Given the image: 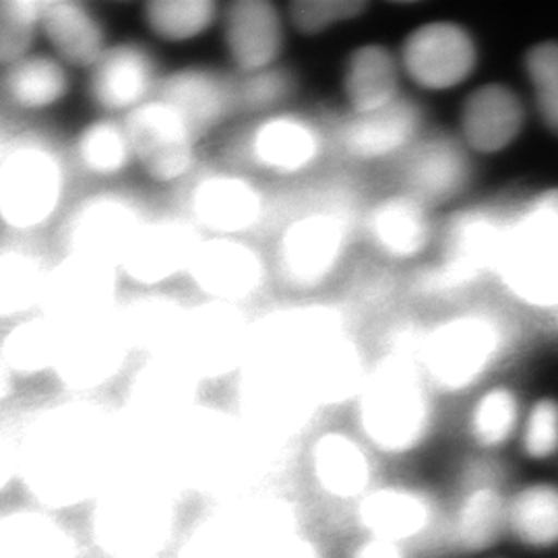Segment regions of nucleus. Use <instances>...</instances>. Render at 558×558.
<instances>
[{
    "label": "nucleus",
    "instance_id": "nucleus-1",
    "mask_svg": "<svg viewBox=\"0 0 558 558\" xmlns=\"http://www.w3.org/2000/svg\"><path fill=\"white\" fill-rule=\"evenodd\" d=\"M112 470V433L94 408L64 405L29 433L21 472L46 505L66 507L96 495Z\"/></svg>",
    "mask_w": 558,
    "mask_h": 558
},
{
    "label": "nucleus",
    "instance_id": "nucleus-2",
    "mask_svg": "<svg viewBox=\"0 0 558 558\" xmlns=\"http://www.w3.org/2000/svg\"><path fill=\"white\" fill-rule=\"evenodd\" d=\"M360 426L368 440L389 453L416 447L430 424V403L420 368L387 356L362 383Z\"/></svg>",
    "mask_w": 558,
    "mask_h": 558
},
{
    "label": "nucleus",
    "instance_id": "nucleus-3",
    "mask_svg": "<svg viewBox=\"0 0 558 558\" xmlns=\"http://www.w3.org/2000/svg\"><path fill=\"white\" fill-rule=\"evenodd\" d=\"M497 271L519 300L558 306V189L546 191L509 221Z\"/></svg>",
    "mask_w": 558,
    "mask_h": 558
},
{
    "label": "nucleus",
    "instance_id": "nucleus-4",
    "mask_svg": "<svg viewBox=\"0 0 558 558\" xmlns=\"http://www.w3.org/2000/svg\"><path fill=\"white\" fill-rule=\"evenodd\" d=\"M172 527V507L147 480H126L101 495L94 534L101 548L120 558H151Z\"/></svg>",
    "mask_w": 558,
    "mask_h": 558
},
{
    "label": "nucleus",
    "instance_id": "nucleus-5",
    "mask_svg": "<svg viewBox=\"0 0 558 558\" xmlns=\"http://www.w3.org/2000/svg\"><path fill=\"white\" fill-rule=\"evenodd\" d=\"M64 168L46 143L25 140L0 158V221L11 230H36L59 211Z\"/></svg>",
    "mask_w": 558,
    "mask_h": 558
},
{
    "label": "nucleus",
    "instance_id": "nucleus-6",
    "mask_svg": "<svg viewBox=\"0 0 558 558\" xmlns=\"http://www.w3.org/2000/svg\"><path fill=\"white\" fill-rule=\"evenodd\" d=\"M239 401L255 430L286 437L300 433L319 408L292 364L246 360L240 368Z\"/></svg>",
    "mask_w": 558,
    "mask_h": 558
},
{
    "label": "nucleus",
    "instance_id": "nucleus-7",
    "mask_svg": "<svg viewBox=\"0 0 558 558\" xmlns=\"http://www.w3.org/2000/svg\"><path fill=\"white\" fill-rule=\"evenodd\" d=\"M251 331L239 304L209 300L189 308L174 354L199 380L221 379L244 366Z\"/></svg>",
    "mask_w": 558,
    "mask_h": 558
},
{
    "label": "nucleus",
    "instance_id": "nucleus-8",
    "mask_svg": "<svg viewBox=\"0 0 558 558\" xmlns=\"http://www.w3.org/2000/svg\"><path fill=\"white\" fill-rule=\"evenodd\" d=\"M166 447L168 463L184 478L214 484L242 470L246 445L226 414L195 408L166 435Z\"/></svg>",
    "mask_w": 558,
    "mask_h": 558
},
{
    "label": "nucleus",
    "instance_id": "nucleus-9",
    "mask_svg": "<svg viewBox=\"0 0 558 558\" xmlns=\"http://www.w3.org/2000/svg\"><path fill=\"white\" fill-rule=\"evenodd\" d=\"M507 218L493 209H470L449 223L439 267L420 278L422 290L449 292L474 281L486 269H497L509 228Z\"/></svg>",
    "mask_w": 558,
    "mask_h": 558
},
{
    "label": "nucleus",
    "instance_id": "nucleus-10",
    "mask_svg": "<svg viewBox=\"0 0 558 558\" xmlns=\"http://www.w3.org/2000/svg\"><path fill=\"white\" fill-rule=\"evenodd\" d=\"M131 345L119 313L62 327L54 375L71 391H92L114 379L126 364Z\"/></svg>",
    "mask_w": 558,
    "mask_h": 558
},
{
    "label": "nucleus",
    "instance_id": "nucleus-11",
    "mask_svg": "<svg viewBox=\"0 0 558 558\" xmlns=\"http://www.w3.org/2000/svg\"><path fill=\"white\" fill-rule=\"evenodd\" d=\"M133 158L158 182H174L197 160V135L179 112L160 98L141 104L122 120Z\"/></svg>",
    "mask_w": 558,
    "mask_h": 558
},
{
    "label": "nucleus",
    "instance_id": "nucleus-12",
    "mask_svg": "<svg viewBox=\"0 0 558 558\" xmlns=\"http://www.w3.org/2000/svg\"><path fill=\"white\" fill-rule=\"evenodd\" d=\"M500 345V331L493 320L461 317L424 338L420 362L440 387L458 391L476 383L493 366Z\"/></svg>",
    "mask_w": 558,
    "mask_h": 558
},
{
    "label": "nucleus",
    "instance_id": "nucleus-13",
    "mask_svg": "<svg viewBox=\"0 0 558 558\" xmlns=\"http://www.w3.org/2000/svg\"><path fill=\"white\" fill-rule=\"evenodd\" d=\"M119 279L120 269L108 263L66 255L59 265L48 269L41 315L59 323L60 327H69L114 313Z\"/></svg>",
    "mask_w": 558,
    "mask_h": 558
},
{
    "label": "nucleus",
    "instance_id": "nucleus-14",
    "mask_svg": "<svg viewBox=\"0 0 558 558\" xmlns=\"http://www.w3.org/2000/svg\"><path fill=\"white\" fill-rule=\"evenodd\" d=\"M145 221L135 201L117 193L96 195L81 203L69 220V255L101 260L120 269Z\"/></svg>",
    "mask_w": 558,
    "mask_h": 558
},
{
    "label": "nucleus",
    "instance_id": "nucleus-15",
    "mask_svg": "<svg viewBox=\"0 0 558 558\" xmlns=\"http://www.w3.org/2000/svg\"><path fill=\"white\" fill-rule=\"evenodd\" d=\"M201 380L177 354L147 359L129 387V408L145 430L168 435L197 408Z\"/></svg>",
    "mask_w": 558,
    "mask_h": 558
},
{
    "label": "nucleus",
    "instance_id": "nucleus-16",
    "mask_svg": "<svg viewBox=\"0 0 558 558\" xmlns=\"http://www.w3.org/2000/svg\"><path fill=\"white\" fill-rule=\"evenodd\" d=\"M345 226L338 216L320 211L292 221L278 244L281 279L299 290H311L333 274L345 248Z\"/></svg>",
    "mask_w": 558,
    "mask_h": 558
},
{
    "label": "nucleus",
    "instance_id": "nucleus-17",
    "mask_svg": "<svg viewBox=\"0 0 558 558\" xmlns=\"http://www.w3.org/2000/svg\"><path fill=\"white\" fill-rule=\"evenodd\" d=\"M294 532V518L281 502H251L209 521L180 558H255L260 546Z\"/></svg>",
    "mask_w": 558,
    "mask_h": 558
},
{
    "label": "nucleus",
    "instance_id": "nucleus-18",
    "mask_svg": "<svg viewBox=\"0 0 558 558\" xmlns=\"http://www.w3.org/2000/svg\"><path fill=\"white\" fill-rule=\"evenodd\" d=\"M199 228L191 220L161 218L145 221L120 274L143 288H156L177 276H186L199 251Z\"/></svg>",
    "mask_w": 558,
    "mask_h": 558
},
{
    "label": "nucleus",
    "instance_id": "nucleus-19",
    "mask_svg": "<svg viewBox=\"0 0 558 558\" xmlns=\"http://www.w3.org/2000/svg\"><path fill=\"white\" fill-rule=\"evenodd\" d=\"M401 62L405 73L422 87L447 89L474 71L476 48L458 25L430 23L408 36Z\"/></svg>",
    "mask_w": 558,
    "mask_h": 558
},
{
    "label": "nucleus",
    "instance_id": "nucleus-20",
    "mask_svg": "<svg viewBox=\"0 0 558 558\" xmlns=\"http://www.w3.org/2000/svg\"><path fill=\"white\" fill-rule=\"evenodd\" d=\"M186 276L207 299L240 306L263 286L265 263L246 242L214 236L203 239Z\"/></svg>",
    "mask_w": 558,
    "mask_h": 558
},
{
    "label": "nucleus",
    "instance_id": "nucleus-21",
    "mask_svg": "<svg viewBox=\"0 0 558 558\" xmlns=\"http://www.w3.org/2000/svg\"><path fill=\"white\" fill-rule=\"evenodd\" d=\"M223 41L242 75L274 69L283 50L286 29L269 0H234L223 11Z\"/></svg>",
    "mask_w": 558,
    "mask_h": 558
},
{
    "label": "nucleus",
    "instance_id": "nucleus-22",
    "mask_svg": "<svg viewBox=\"0 0 558 558\" xmlns=\"http://www.w3.org/2000/svg\"><path fill=\"white\" fill-rule=\"evenodd\" d=\"M343 331V320L329 306H296L271 313L253 325L246 360L296 364L323 339Z\"/></svg>",
    "mask_w": 558,
    "mask_h": 558
},
{
    "label": "nucleus",
    "instance_id": "nucleus-23",
    "mask_svg": "<svg viewBox=\"0 0 558 558\" xmlns=\"http://www.w3.org/2000/svg\"><path fill=\"white\" fill-rule=\"evenodd\" d=\"M265 214V201L251 180L236 174H214L191 193V221L220 239H236L255 228Z\"/></svg>",
    "mask_w": 558,
    "mask_h": 558
},
{
    "label": "nucleus",
    "instance_id": "nucleus-24",
    "mask_svg": "<svg viewBox=\"0 0 558 558\" xmlns=\"http://www.w3.org/2000/svg\"><path fill=\"white\" fill-rule=\"evenodd\" d=\"M156 85V62L133 41L108 46L92 69L89 94L106 112H133L147 101Z\"/></svg>",
    "mask_w": 558,
    "mask_h": 558
},
{
    "label": "nucleus",
    "instance_id": "nucleus-25",
    "mask_svg": "<svg viewBox=\"0 0 558 558\" xmlns=\"http://www.w3.org/2000/svg\"><path fill=\"white\" fill-rule=\"evenodd\" d=\"M294 368L317 405H336L359 398L366 379L360 350L345 331L319 341Z\"/></svg>",
    "mask_w": 558,
    "mask_h": 558
},
{
    "label": "nucleus",
    "instance_id": "nucleus-26",
    "mask_svg": "<svg viewBox=\"0 0 558 558\" xmlns=\"http://www.w3.org/2000/svg\"><path fill=\"white\" fill-rule=\"evenodd\" d=\"M172 106L201 137L236 110V92L228 81L205 69H182L160 81L158 96Z\"/></svg>",
    "mask_w": 558,
    "mask_h": 558
},
{
    "label": "nucleus",
    "instance_id": "nucleus-27",
    "mask_svg": "<svg viewBox=\"0 0 558 558\" xmlns=\"http://www.w3.org/2000/svg\"><path fill=\"white\" fill-rule=\"evenodd\" d=\"M319 131L294 114H279L260 122L248 140L253 161L269 172L292 177L319 160Z\"/></svg>",
    "mask_w": 558,
    "mask_h": 558
},
{
    "label": "nucleus",
    "instance_id": "nucleus-28",
    "mask_svg": "<svg viewBox=\"0 0 558 558\" xmlns=\"http://www.w3.org/2000/svg\"><path fill=\"white\" fill-rule=\"evenodd\" d=\"M40 32L71 66L94 69L108 50L100 20L77 0H41Z\"/></svg>",
    "mask_w": 558,
    "mask_h": 558
},
{
    "label": "nucleus",
    "instance_id": "nucleus-29",
    "mask_svg": "<svg viewBox=\"0 0 558 558\" xmlns=\"http://www.w3.org/2000/svg\"><path fill=\"white\" fill-rule=\"evenodd\" d=\"M418 124L416 106L398 98L375 112L354 114L341 129V145L354 158L377 160L403 149L416 135Z\"/></svg>",
    "mask_w": 558,
    "mask_h": 558
},
{
    "label": "nucleus",
    "instance_id": "nucleus-30",
    "mask_svg": "<svg viewBox=\"0 0 558 558\" xmlns=\"http://www.w3.org/2000/svg\"><path fill=\"white\" fill-rule=\"evenodd\" d=\"M117 313L131 352L154 359L174 354L189 308L172 296L147 292L124 304Z\"/></svg>",
    "mask_w": 558,
    "mask_h": 558
},
{
    "label": "nucleus",
    "instance_id": "nucleus-31",
    "mask_svg": "<svg viewBox=\"0 0 558 558\" xmlns=\"http://www.w3.org/2000/svg\"><path fill=\"white\" fill-rule=\"evenodd\" d=\"M463 137L482 154L505 149L523 126V106L518 96L502 85H484L463 106Z\"/></svg>",
    "mask_w": 558,
    "mask_h": 558
},
{
    "label": "nucleus",
    "instance_id": "nucleus-32",
    "mask_svg": "<svg viewBox=\"0 0 558 558\" xmlns=\"http://www.w3.org/2000/svg\"><path fill=\"white\" fill-rule=\"evenodd\" d=\"M405 179L414 193L412 197L420 203L451 199L468 184L470 161L456 141L428 140L410 156Z\"/></svg>",
    "mask_w": 558,
    "mask_h": 558
},
{
    "label": "nucleus",
    "instance_id": "nucleus-33",
    "mask_svg": "<svg viewBox=\"0 0 558 558\" xmlns=\"http://www.w3.org/2000/svg\"><path fill=\"white\" fill-rule=\"evenodd\" d=\"M343 92L354 114H368L398 100V64L391 52L383 46L354 50L345 64Z\"/></svg>",
    "mask_w": 558,
    "mask_h": 558
},
{
    "label": "nucleus",
    "instance_id": "nucleus-34",
    "mask_svg": "<svg viewBox=\"0 0 558 558\" xmlns=\"http://www.w3.org/2000/svg\"><path fill=\"white\" fill-rule=\"evenodd\" d=\"M368 234L391 257L408 259L418 255L430 234L424 205L414 197L383 201L368 216Z\"/></svg>",
    "mask_w": 558,
    "mask_h": 558
},
{
    "label": "nucleus",
    "instance_id": "nucleus-35",
    "mask_svg": "<svg viewBox=\"0 0 558 558\" xmlns=\"http://www.w3.org/2000/svg\"><path fill=\"white\" fill-rule=\"evenodd\" d=\"M433 518L430 502L403 488H383L360 505V519L379 539L393 542L424 532Z\"/></svg>",
    "mask_w": 558,
    "mask_h": 558
},
{
    "label": "nucleus",
    "instance_id": "nucleus-36",
    "mask_svg": "<svg viewBox=\"0 0 558 558\" xmlns=\"http://www.w3.org/2000/svg\"><path fill=\"white\" fill-rule=\"evenodd\" d=\"M62 327L46 315L21 319L0 343V354L15 377H36L54 371Z\"/></svg>",
    "mask_w": 558,
    "mask_h": 558
},
{
    "label": "nucleus",
    "instance_id": "nucleus-37",
    "mask_svg": "<svg viewBox=\"0 0 558 558\" xmlns=\"http://www.w3.org/2000/svg\"><path fill=\"white\" fill-rule=\"evenodd\" d=\"M313 468L320 486L339 499L362 495L371 480L368 459L359 445L343 435L331 433L315 442Z\"/></svg>",
    "mask_w": 558,
    "mask_h": 558
},
{
    "label": "nucleus",
    "instance_id": "nucleus-38",
    "mask_svg": "<svg viewBox=\"0 0 558 558\" xmlns=\"http://www.w3.org/2000/svg\"><path fill=\"white\" fill-rule=\"evenodd\" d=\"M48 267L32 251L0 253V319H17L40 308Z\"/></svg>",
    "mask_w": 558,
    "mask_h": 558
},
{
    "label": "nucleus",
    "instance_id": "nucleus-39",
    "mask_svg": "<svg viewBox=\"0 0 558 558\" xmlns=\"http://www.w3.org/2000/svg\"><path fill=\"white\" fill-rule=\"evenodd\" d=\"M4 87L9 98L25 110H46L69 94V75L62 62L50 57H27L9 66Z\"/></svg>",
    "mask_w": 558,
    "mask_h": 558
},
{
    "label": "nucleus",
    "instance_id": "nucleus-40",
    "mask_svg": "<svg viewBox=\"0 0 558 558\" xmlns=\"http://www.w3.org/2000/svg\"><path fill=\"white\" fill-rule=\"evenodd\" d=\"M0 558H71V544L54 521L17 513L0 518Z\"/></svg>",
    "mask_w": 558,
    "mask_h": 558
},
{
    "label": "nucleus",
    "instance_id": "nucleus-41",
    "mask_svg": "<svg viewBox=\"0 0 558 558\" xmlns=\"http://www.w3.org/2000/svg\"><path fill=\"white\" fill-rule=\"evenodd\" d=\"M507 523L523 544L548 548L558 544V488L534 484L521 490L507 509Z\"/></svg>",
    "mask_w": 558,
    "mask_h": 558
},
{
    "label": "nucleus",
    "instance_id": "nucleus-42",
    "mask_svg": "<svg viewBox=\"0 0 558 558\" xmlns=\"http://www.w3.org/2000/svg\"><path fill=\"white\" fill-rule=\"evenodd\" d=\"M214 0H149L143 4V21L158 38L191 41L203 36L218 21Z\"/></svg>",
    "mask_w": 558,
    "mask_h": 558
},
{
    "label": "nucleus",
    "instance_id": "nucleus-43",
    "mask_svg": "<svg viewBox=\"0 0 558 558\" xmlns=\"http://www.w3.org/2000/svg\"><path fill=\"white\" fill-rule=\"evenodd\" d=\"M77 158L81 166L94 177H117L131 166L133 147L124 124L117 120L101 119L87 124L77 140Z\"/></svg>",
    "mask_w": 558,
    "mask_h": 558
},
{
    "label": "nucleus",
    "instance_id": "nucleus-44",
    "mask_svg": "<svg viewBox=\"0 0 558 558\" xmlns=\"http://www.w3.org/2000/svg\"><path fill=\"white\" fill-rule=\"evenodd\" d=\"M507 521L505 505L495 486H476L461 502L456 523L459 546L465 550H484L497 542Z\"/></svg>",
    "mask_w": 558,
    "mask_h": 558
},
{
    "label": "nucleus",
    "instance_id": "nucleus-45",
    "mask_svg": "<svg viewBox=\"0 0 558 558\" xmlns=\"http://www.w3.org/2000/svg\"><path fill=\"white\" fill-rule=\"evenodd\" d=\"M41 0H0V64L29 57L40 32Z\"/></svg>",
    "mask_w": 558,
    "mask_h": 558
},
{
    "label": "nucleus",
    "instance_id": "nucleus-46",
    "mask_svg": "<svg viewBox=\"0 0 558 558\" xmlns=\"http://www.w3.org/2000/svg\"><path fill=\"white\" fill-rule=\"evenodd\" d=\"M518 418L515 396L509 389H495L480 399L472 416V433L480 445L499 447L513 435Z\"/></svg>",
    "mask_w": 558,
    "mask_h": 558
},
{
    "label": "nucleus",
    "instance_id": "nucleus-47",
    "mask_svg": "<svg viewBox=\"0 0 558 558\" xmlns=\"http://www.w3.org/2000/svg\"><path fill=\"white\" fill-rule=\"evenodd\" d=\"M366 0H294L288 20L304 36H319L339 23L356 20L366 11Z\"/></svg>",
    "mask_w": 558,
    "mask_h": 558
},
{
    "label": "nucleus",
    "instance_id": "nucleus-48",
    "mask_svg": "<svg viewBox=\"0 0 558 558\" xmlns=\"http://www.w3.org/2000/svg\"><path fill=\"white\" fill-rule=\"evenodd\" d=\"M525 71L536 92L539 112L558 133V41H544L527 52Z\"/></svg>",
    "mask_w": 558,
    "mask_h": 558
},
{
    "label": "nucleus",
    "instance_id": "nucleus-49",
    "mask_svg": "<svg viewBox=\"0 0 558 558\" xmlns=\"http://www.w3.org/2000/svg\"><path fill=\"white\" fill-rule=\"evenodd\" d=\"M292 75L278 66L255 75H244L239 85H234L236 108H242L246 112H265L286 100L292 94Z\"/></svg>",
    "mask_w": 558,
    "mask_h": 558
},
{
    "label": "nucleus",
    "instance_id": "nucleus-50",
    "mask_svg": "<svg viewBox=\"0 0 558 558\" xmlns=\"http://www.w3.org/2000/svg\"><path fill=\"white\" fill-rule=\"evenodd\" d=\"M523 449L530 458H550L558 449V403L555 399L538 401L525 422Z\"/></svg>",
    "mask_w": 558,
    "mask_h": 558
},
{
    "label": "nucleus",
    "instance_id": "nucleus-51",
    "mask_svg": "<svg viewBox=\"0 0 558 558\" xmlns=\"http://www.w3.org/2000/svg\"><path fill=\"white\" fill-rule=\"evenodd\" d=\"M255 558H319L311 542L296 536V532H286L265 542Z\"/></svg>",
    "mask_w": 558,
    "mask_h": 558
},
{
    "label": "nucleus",
    "instance_id": "nucleus-52",
    "mask_svg": "<svg viewBox=\"0 0 558 558\" xmlns=\"http://www.w3.org/2000/svg\"><path fill=\"white\" fill-rule=\"evenodd\" d=\"M354 558H403L398 546L387 539H368L364 546H360Z\"/></svg>",
    "mask_w": 558,
    "mask_h": 558
},
{
    "label": "nucleus",
    "instance_id": "nucleus-53",
    "mask_svg": "<svg viewBox=\"0 0 558 558\" xmlns=\"http://www.w3.org/2000/svg\"><path fill=\"white\" fill-rule=\"evenodd\" d=\"M15 389V373L9 368L7 360L0 354V401L9 398Z\"/></svg>",
    "mask_w": 558,
    "mask_h": 558
},
{
    "label": "nucleus",
    "instance_id": "nucleus-54",
    "mask_svg": "<svg viewBox=\"0 0 558 558\" xmlns=\"http://www.w3.org/2000/svg\"><path fill=\"white\" fill-rule=\"evenodd\" d=\"M15 470V459L11 456L9 447L0 440V488L11 480Z\"/></svg>",
    "mask_w": 558,
    "mask_h": 558
},
{
    "label": "nucleus",
    "instance_id": "nucleus-55",
    "mask_svg": "<svg viewBox=\"0 0 558 558\" xmlns=\"http://www.w3.org/2000/svg\"><path fill=\"white\" fill-rule=\"evenodd\" d=\"M4 149H7V147H4V141H2V133H0V158H2V154H4Z\"/></svg>",
    "mask_w": 558,
    "mask_h": 558
}]
</instances>
